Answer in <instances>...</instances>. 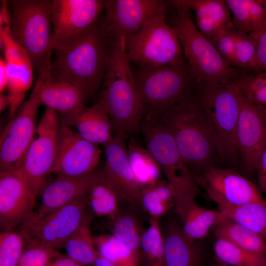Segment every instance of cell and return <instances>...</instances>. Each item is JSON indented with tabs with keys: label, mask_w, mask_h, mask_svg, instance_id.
<instances>
[{
	"label": "cell",
	"mask_w": 266,
	"mask_h": 266,
	"mask_svg": "<svg viewBox=\"0 0 266 266\" xmlns=\"http://www.w3.org/2000/svg\"><path fill=\"white\" fill-rule=\"evenodd\" d=\"M258 176L259 187L263 192L266 194V173Z\"/></svg>",
	"instance_id": "49"
},
{
	"label": "cell",
	"mask_w": 266,
	"mask_h": 266,
	"mask_svg": "<svg viewBox=\"0 0 266 266\" xmlns=\"http://www.w3.org/2000/svg\"><path fill=\"white\" fill-rule=\"evenodd\" d=\"M196 94L202 106L222 164L233 168L239 162L237 129L241 95L233 83H198Z\"/></svg>",
	"instance_id": "4"
},
{
	"label": "cell",
	"mask_w": 266,
	"mask_h": 266,
	"mask_svg": "<svg viewBox=\"0 0 266 266\" xmlns=\"http://www.w3.org/2000/svg\"><path fill=\"white\" fill-rule=\"evenodd\" d=\"M157 119L173 138L182 160L194 176L207 167L222 164L196 91Z\"/></svg>",
	"instance_id": "2"
},
{
	"label": "cell",
	"mask_w": 266,
	"mask_h": 266,
	"mask_svg": "<svg viewBox=\"0 0 266 266\" xmlns=\"http://www.w3.org/2000/svg\"><path fill=\"white\" fill-rule=\"evenodd\" d=\"M61 117L62 124L74 127L82 137L93 143L103 145L113 137L111 119L100 101L74 114Z\"/></svg>",
	"instance_id": "23"
},
{
	"label": "cell",
	"mask_w": 266,
	"mask_h": 266,
	"mask_svg": "<svg viewBox=\"0 0 266 266\" xmlns=\"http://www.w3.org/2000/svg\"><path fill=\"white\" fill-rule=\"evenodd\" d=\"M51 49L60 42L81 32L98 21L104 9L105 0H53Z\"/></svg>",
	"instance_id": "18"
},
{
	"label": "cell",
	"mask_w": 266,
	"mask_h": 266,
	"mask_svg": "<svg viewBox=\"0 0 266 266\" xmlns=\"http://www.w3.org/2000/svg\"><path fill=\"white\" fill-rule=\"evenodd\" d=\"M94 242L99 254L117 266H140L133 251L110 233L97 235Z\"/></svg>",
	"instance_id": "39"
},
{
	"label": "cell",
	"mask_w": 266,
	"mask_h": 266,
	"mask_svg": "<svg viewBox=\"0 0 266 266\" xmlns=\"http://www.w3.org/2000/svg\"><path fill=\"white\" fill-rule=\"evenodd\" d=\"M194 177L219 210L253 202L266 205V200L256 186L233 168L210 166Z\"/></svg>",
	"instance_id": "12"
},
{
	"label": "cell",
	"mask_w": 266,
	"mask_h": 266,
	"mask_svg": "<svg viewBox=\"0 0 266 266\" xmlns=\"http://www.w3.org/2000/svg\"><path fill=\"white\" fill-rule=\"evenodd\" d=\"M236 29L256 35L266 27V7L261 0H226Z\"/></svg>",
	"instance_id": "27"
},
{
	"label": "cell",
	"mask_w": 266,
	"mask_h": 266,
	"mask_svg": "<svg viewBox=\"0 0 266 266\" xmlns=\"http://www.w3.org/2000/svg\"><path fill=\"white\" fill-rule=\"evenodd\" d=\"M237 141L242 170L250 174L256 172L259 159L266 148L265 106L250 103L241 97Z\"/></svg>",
	"instance_id": "16"
},
{
	"label": "cell",
	"mask_w": 266,
	"mask_h": 266,
	"mask_svg": "<svg viewBox=\"0 0 266 266\" xmlns=\"http://www.w3.org/2000/svg\"><path fill=\"white\" fill-rule=\"evenodd\" d=\"M49 266H83L72 260L66 255L60 254L51 262Z\"/></svg>",
	"instance_id": "44"
},
{
	"label": "cell",
	"mask_w": 266,
	"mask_h": 266,
	"mask_svg": "<svg viewBox=\"0 0 266 266\" xmlns=\"http://www.w3.org/2000/svg\"><path fill=\"white\" fill-rule=\"evenodd\" d=\"M233 83L245 101L266 106V70H239Z\"/></svg>",
	"instance_id": "38"
},
{
	"label": "cell",
	"mask_w": 266,
	"mask_h": 266,
	"mask_svg": "<svg viewBox=\"0 0 266 266\" xmlns=\"http://www.w3.org/2000/svg\"><path fill=\"white\" fill-rule=\"evenodd\" d=\"M256 48V39L253 35L234 28L233 39L226 61L231 67L236 69L254 70Z\"/></svg>",
	"instance_id": "34"
},
{
	"label": "cell",
	"mask_w": 266,
	"mask_h": 266,
	"mask_svg": "<svg viewBox=\"0 0 266 266\" xmlns=\"http://www.w3.org/2000/svg\"><path fill=\"white\" fill-rule=\"evenodd\" d=\"M219 210L226 217L242 225L266 241V205L253 202Z\"/></svg>",
	"instance_id": "37"
},
{
	"label": "cell",
	"mask_w": 266,
	"mask_h": 266,
	"mask_svg": "<svg viewBox=\"0 0 266 266\" xmlns=\"http://www.w3.org/2000/svg\"><path fill=\"white\" fill-rule=\"evenodd\" d=\"M256 39V58L254 70H266V27L254 35Z\"/></svg>",
	"instance_id": "43"
},
{
	"label": "cell",
	"mask_w": 266,
	"mask_h": 266,
	"mask_svg": "<svg viewBox=\"0 0 266 266\" xmlns=\"http://www.w3.org/2000/svg\"><path fill=\"white\" fill-rule=\"evenodd\" d=\"M60 126L58 113L48 108L37 126L23 162L16 171L35 196H40L51 173Z\"/></svg>",
	"instance_id": "11"
},
{
	"label": "cell",
	"mask_w": 266,
	"mask_h": 266,
	"mask_svg": "<svg viewBox=\"0 0 266 266\" xmlns=\"http://www.w3.org/2000/svg\"><path fill=\"white\" fill-rule=\"evenodd\" d=\"M174 206V189L166 180L162 179L141 189L139 207L150 218H161Z\"/></svg>",
	"instance_id": "30"
},
{
	"label": "cell",
	"mask_w": 266,
	"mask_h": 266,
	"mask_svg": "<svg viewBox=\"0 0 266 266\" xmlns=\"http://www.w3.org/2000/svg\"><path fill=\"white\" fill-rule=\"evenodd\" d=\"M93 266H117L115 264L108 261L98 252Z\"/></svg>",
	"instance_id": "47"
},
{
	"label": "cell",
	"mask_w": 266,
	"mask_h": 266,
	"mask_svg": "<svg viewBox=\"0 0 266 266\" xmlns=\"http://www.w3.org/2000/svg\"><path fill=\"white\" fill-rule=\"evenodd\" d=\"M214 252L219 262L229 266H266V256L240 248L216 237Z\"/></svg>",
	"instance_id": "36"
},
{
	"label": "cell",
	"mask_w": 266,
	"mask_h": 266,
	"mask_svg": "<svg viewBox=\"0 0 266 266\" xmlns=\"http://www.w3.org/2000/svg\"><path fill=\"white\" fill-rule=\"evenodd\" d=\"M120 202L117 192L106 182L100 171L87 195V204H89L93 214L98 216H113L120 209Z\"/></svg>",
	"instance_id": "35"
},
{
	"label": "cell",
	"mask_w": 266,
	"mask_h": 266,
	"mask_svg": "<svg viewBox=\"0 0 266 266\" xmlns=\"http://www.w3.org/2000/svg\"><path fill=\"white\" fill-rule=\"evenodd\" d=\"M146 148L161 166L166 180L172 186L174 199L196 198L200 193L193 174L186 165L174 140L157 118L145 114L140 130Z\"/></svg>",
	"instance_id": "8"
},
{
	"label": "cell",
	"mask_w": 266,
	"mask_h": 266,
	"mask_svg": "<svg viewBox=\"0 0 266 266\" xmlns=\"http://www.w3.org/2000/svg\"><path fill=\"white\" fill-rule=\"evenodd\" d=\"M166 13L156 15L126 39V51L131 62L139 66H159L185 59L174 30L166 21Z\"/></svg>",
	"instance_id": "9"
},
{
	"label": "cell",
	"mask_w": 266,
	"mask_h": 266,
	"mask_svg": "<svg viewBox=\"0 0 266 266\" xmlns=\"http://www.w3.org/2000/svg\"><path fill=\"white\" fill-rule=\"evenodd\" d=\"M35 196L16 171L0 172V226L11 231L34 213Z\"/></svg>",
	"instance_id": "19"
},
{
	"label": "cell",
	"mask_w": 266,
	"mask_h": 266,
	"mask_svg": "<svg viewBox=\"0 0 266 266\" xmlns=\"http://www.w3.org/2000/svg\"><path fill=\"white\" fill-rule=\"evenodd\" d=\"M133 73L145 114L155 118L192 96L198 84L185 59L173 64L139 66Z\"/></svg>",
	"instance_id": "5"
},
{
	"label": "cell",
	"mask_w": 266,
	"mask_h": 266,
	"mask_svg": "<svg viewBox=\"0 0 266 266\" xmlns=\"http://www.w3.org/2000/svg\"><path fill=\"white\" fill-rule=\"evenodd\" d=\"M25 240L19 232H2L0 235V266H17Z\"/></svg>",
	"instance_id": "40"
},
{
	"label": "cell",
	"mask_w": 266,
	"mask_h": 266,
	"mask_svg": "<svg viewBox=\"0 0 266 266\" xmlns=\"http://www.w3.org/2000/svg\"><path fill=\"white\" fill-rule=\"evenodd\" d=\"M0 48L4 50L5 62L19 64L31 61L26 51L13 38L10 23L0 24Z\"/></svg>",
	"instance_id": "42"
},
{
	"label": "cell",
	"mask_w": 266,
	"mask_h": 266,
	"mask_svg": "<svg viewBox=\"0 0 266 266\" xmlns=\"http://www.w3.org/2000/svg\"><path fill=\"white\" fill-rule=\"evenodd\" d=\"M168 1L175 10L171 27L198 83H233L239 70L231 67L211 41L198 30L190 10L173 0Z\"/></svg>",
	"instance_id": "6"
},
{
	"label": "cell",
	"mask_w": 266,
	"mask_h": 266,
	"mask_svg": "<svg viewBox=\"0 0 266 266\" xmlns=\"http://www.w3.org/2000/svg\"><path fill=\"white\" fill-rule=\"evenodd\" d=\"M263 4L266 7V0H261Z\"/></svg>",
	"instance_id": "51"
},
{
	"label": "cell",
	"mask_w": 266,
	"mask_h": 266,
	"mask_svg": "<svg viewBox=\"0 0 266 266\" xmlns=\"http://www.w3.org/2000/svg\"><path fill=\"white\" fill-rule=\"evenodd\" d=\"M212 230L216 237L223 238L240 248L266 256V241L245 226L227 217Z\"/></svg>",
	"instance_id": "31"
},
{
	"label": "cell",
	"mask_w": 266,
	"mask_h": 266,
	"mask_svg": "<svg viewBox=\"0 0 266 266\" xmlns=\"http://www.w3.org/2000/svg\"><path fill=\"white\" fill-rule=\"evenodd\" d=\"M10 30L26 51L37 72L51 66L52 1L13 0L9 2Z\"/></svg>",
	"instance_id": "7"
},
{
	"label": "cell",
	"mask_w": 266,
	"mask_h": 266,
	"mask_svg": "<svg viewBox=\"0 0 266 266\" xmlns=\"http://www.w3.org/2000/svg\"><path fill=\"white\" fill-rule=\"evenodd\" d=\"M100 173L94 170L80 176L58 174L47 181L40 195L39 209L29 219H41L64 205L86 197Z\"/></svg>",
	"instance_id": "20"
},
{
	"label": "cell",
	"mask_w": 266,
	"mask_h": 266,
	"mask_svg": "<svg viewBox=\"0 0 266 266\" xmlns=\"http://www.w3.org/2000/svg\"><path fill=\"white\" fill-rule=\"evenodd\" d=\"M138 262L140 266H166L161 218H150L149 227L144 229Z\"/></svg>",
	"instance_id": "32"
},
{
	"label": "cell",
	"mask_w": 266,
	"mask_h": 266,
	"mask_svg": "<svg viewBox=\"0 0 266 266\" xmlns=\"http://www.w3.org/2000/svg\"><path fill=\"white\" fill-rule=\"evenodd\" d=\"M5 63L8 74L6 88L10 99L9 116L11 119L24 102L25 94L33 84V66L31 61L19 64Z\"/></svg>",
	"instance_id": "33"
},
{
	"label": "cell",
	"mask_w": 266,
	"mask_h": 266,
	"mask_svg": "<svg viewBox=\"0 0 266 266\" xmlns=\"http://www.w3.org/2000/svg\"><path fill=\"white\" fill-rule=\"evenodd\" d=\"M107 111L116 133L137 134L145 108L135 83L126 38L112 40L107 67L99 100Z\"/></svg>",
	"instance_id": "3"
},
{
	"label": "cell",
	"mask_w": 266,
	"mask_h": 266,
	"mask_svg": "<svg viewBox=\"0 0 266 266\" xmlns=\"http://www.w3.org/2000/svg\"><path fill=\"white\" fill-rule=\"evenodd\" d=\"M167 9V2L161 0H106L100 24L112 39H126Z\"/></svg>",
	"instance_id": "14"
},
{
	"label": "cell",
	"mask_w": 266,
	"mask_h": 266,
	"mask_svg": "<svg viewBox=\"0 0 266 266\" xmlns=\"http://www.w3.org/2000/svg\"><path fill=\"white\" fill-rule=\"evenodd\" d=\"M112 39L96 22L56 44L50 74L79 87L85 97L102 84L111 50Z\"/></svg>",
	"instance_id": "1"
},
{
	"label": "cell",
	"mask_w": 266,
	"mask_h": 266,
	"mask_svg": "<svg viewBox=\"0 0 266 266\" xmlns=\"http://www.w3.org/2000/svg\"><path fill=\"white\" fill-rule=\"evenodd\" d=\"M173 0L194 12L197 28L211 42L222 33L233 27L232 14L225 0Z\"/></svg>",
	"instance_id": "22"
},
{
	"label": "cell",
	"mask_w": 266,
	"mask_h": 266,
	"mask_svg": "<svg viewBox=\"0 0 266 266\" xmlns=\"http://www.w3.org/2000/svg\"><path fill=\"white\" fill-rule=\"evenodd\" d=\"M26 243L17 266H49L60 254L56 249L38 242Z\"/></svg>",
	"instance_id": "41"
},
{
	"label": "cell",
	"mask_w": 266,
	"mask_h": 266,
	"mask_svg": "<svg viewBox=\"0 0 266 266\" xmlns=\"http://www.w3.org/2000/svg\"><path fill=\"white\" fill-rule=\"evenodd\" d=\"M85 98L79 87L52 77L50 70L39 94L41 105L59 112L61 116L74 114L82 110L85 107Z\"/></svg>",
	"instance_id": "24"
},
{
	"label": "cell",
	"mask_w": 266,
	"mask_h": 266,
	"mask_svg": "<svg viewBox=\"0 0 266 266\" xmlns=\"http://www.w3.org/2000/svg\"><path fill=\"white\" fill-rule=\"evenodd\" d=\"M10 99L8 94H4L3 93L0 95V110L3 111L6 107L10 105Z\"/></svg>",
	"instance_id": "48"
},
{
	"label": "cell",
	"mask_w": 266,
	"mask_h": 266,
	"mask_svg": "<svg viewBox=\"0 0 266 266\" xmlns=\"http://www.w3.org/2000/svg\"><path fill=\"white\" fill-rule=\"evenodd\" d=\"M8 81V74L5 60L0 59V92L2 93L6 88Z\"/></svg>",
	"instance_id": "45"
},
{
	"label": "cell",
	"mask_w": 266,
	"mask_h": 266,
	"mask_svg": "<svg viewBox=\"0 0 266 266\" xmlns=\"http://www.w3.org/2000/svg\"><path fill=\"white\" fill-rule=\"evenodd\" d=\"M136 211L132 207L129 209L120 208L113 216L106 217L102 226L104 229L109 231L111 234L133 251L138 261L144 228Z\"/></svg>",
	"instance_id": "26"
},
{
	"label": "cell",
	"mask_w": 266,
	"mask_h": 266,
	"mask_svg": "<svg viewBox=\"0 0 266 266\" xmlns=\"http://www.w3.org/2000/svg\"><path fill=\"white\" fill-rule=\"evenodd\" d=\"M93 213L86 210L80 225L69 237L65 245L66 255L83 266H93L98 255L91 232Z\"/></svg>",
	"instance_id": "28"
},
{
	"label": "cell",
	"mask_w": 266,
	"mask_h": 266,
	"mask_svg": "<svg viewBox=\"0 0 266 266\" xmlns=\"http://www.w3.org/2000/svg\"><path fill=\"white\" fill-rule=\"evenodd\" d=\"M213 266H227V265L223 264L220 263L219 262V263L213 265Z\"/></svg>",
	"instance_id": "50"
},
{
	"label": "cell",
	"mask_w": 266,
	"mask_h": 266,
	"mask_svg": "<svg viewBox=\"0 0 266 266\" xmlns=\"http://www.w3.org/2000/svg\"><path fill=\"white\" fill-rule=\"evenodd\" d=\"M256 172L258 176L266 173V148L263 151L259 159Z\"/></svg>",
	"instance_id": "46"
},
{
	"label": "cell",
	"mask_w": 266,
	"mask_h": 266,
	"mask_svg": "<svg viewBox=\"0 0 266 266\" xmlns=\"http://www.w3.org/2000/svg\"><path fill=\"white\" fill-rule=\"evenodd\" d=\"M130 166L141 188L162 180V167L146 148L132 138L128 146Z\"/></svg>",
	"instance_id": "29"
},
{
	"label": "cell",
	"mask_w": 266,
	"mask_h": 266,
	"mask_svg": "<svg viewBox=\"0 0 266 266\" xmlns=\"http://www.w3.org/2000/svg\"><path fill=\"white\" fill-rule=\"evenodd\" d=\"M100 153L98 145L88 141L70 127L61 123L51 172L69 176L89 174L95 170Z\"/></svg>",
	"instance_id": "15"
},
{
	"label": "cell",
	"mask_w": 266,
	"mask_h": 266,
	"mask_svg": "<svg viewBox=\"0 0 266 266\" xmlns=\"http://www.w3.org/2000/svg\"><path fill=\"white\" fill-rule=\"evenodd\" d=\"M49 69L38 72V78L28 99L10 119L0 137V170L16 171L33 140L36 118L41 105L39 94Z\"/></svg>",
	"instance_id": "10"
},
{
	"label": "cell",
	"mask_w": 266,
	"mask_h": 266,
	"mask_svg": "<svg viewBox=\"0 0 266 266\" xmlns=\"http://www.w3.org/2000/svg\"><path fill=\"white\" fill-rule=\"evenodd\" d=\"M195 199L175 200L174 207L185 234L190 239L198 241L206 236L226 216L220 210L199 206Z\"/></svg>",
	"instance_id": "25"
},
{
	"label": "cell",
	"mask_w": 266,
	"mask_h": 266,
	"mask_svg": "<svg viewBox=\"0 0 266 266\" xmlns=\"http://www.w3.org/2000/svg\"><path fill=\"white\" fill-rule=\"evenodd\" d=\"M126 135L116 133L103 144L105 164L101 171L106 182L117 192L120 202L135 210L139 207L141 187L137 182L130 166Z\"/></svg>",
	"instance_id": "17"
},
{
	"label": "cell",
	"mask_w": 266,
	"mask_h": 266,
	"mask_svg": "<svg viewBox=\"0 0 266 266\" xmlns=\"http://www.w3.org/2000/svg\"><path fill=\"white\" fill-rule=\"evenodd\" d=\"M166 266H202L205 256L203 244L189 238L181 224L174 219L161 224Z\"/></svg>",
	"instance_id": "21"
},
{
	"label": "cell",
	"mask_w": 266,
	"mask_h": 266,
	"mask_svg": "<svg viewBox=\"0 0 266 266\" xmlns=\"http://www.w3.org/2000/svg\"><path fill=\"white\" fill-rule=\"evenodd\" d=\"M87 196L53 211L39 219H28L19 226L25 241H35L55 249L66 242L81 222L86 211Z\"/></svg>",
	"instance_id": "13"
}]
</instances>
